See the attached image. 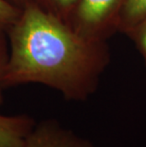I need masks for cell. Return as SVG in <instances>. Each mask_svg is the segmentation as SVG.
Masks as SVG:
<instances>
[{
	"instance_id": "obj_1",
	"label": "cell",
	"mask_w": 146,
	"mask_h": 147,
	"mask_svg": "<svg viewBox=\"0 0 146 147\" xmlns=\"http://www.w3.org/2000/svg\"><path fill=\"white\" fill-rule=\"evenodd\" d=\"M11 51L4 86L40 84L67 101H86L109 64L107 43L92 42L30 1L10 27Z\"/></svg>"
},
{
	"instance_id": "obj_2",
	"label": "cell",
	"mask_w": 146,
	"mask_h": 147,
	"mask_svg": "<svg viewBox=\"0 0 146 147\" xmlns=\"http://www.w3.org/2000/svg\"><path fill=\"white\" fill-rule=\"evenodd\" d=\"M124 0H79L68 25L83 38L106 43L119 32Z\"/></svg>"
},
{
	"instance_id": "obj_3",
	"label": "cell",
	"mask_w": 146,
	"mask_h": 147,
	"mask_svg": "<svg viewBox=\"0 0 146 147\" xmlns=\"http://www.w3.org/2000/svg\"><path fill=\"white\" fill-rule=\"evenodd\" d=\"M22 147H96V145L90 140L50 119L36 123Z\"/></svg>"
},
{
	"instance_id": "obj_4",
	"label": "cell",
	"mask_w": 146,
	"mask_h": 147,
	"mask_svg": "<svg viewBox=\"0 0 146 147\" xmlns=\"http://www.w3.org/2000/svg\"><path fill=\"white\" fill-rule=\"evenodd\" d=\"M35 123L28 115L0 114V147H22Z\"/></svg>"
},
{
	"instance_id": "obj_5",
	"label": "cell",
	"mask_w": 146,
	"mask_h": 147,
	"mask_svg": "<svg viewBox=\"0 0 146 147\" xmlns=\"http://www.w3.org/2000/svg\"><path fill=\"white\" fill-rule=\"evenodd\" d=\"M146 19V0H124L120 13L119 32L125 34Z\"/></svg>"
},
{
	"instance_id": "obj_6",
	"label": "cell",
	"mask_w": 146,
	"mask_h": 147,
	"mask_svg": "<svg viewBox=\"0 0 146 147\" xmlns=\"http://www.w3.org/2000/svg\"><path fill=\"white\" fill-rule=\"evenodd\" d=\"M46 11L68 23L79 0H32Z\"/></svg>"
},
{
	"instance_id": "obj_7",
	"label": "cell",
	"mask_w": 146,
	"mask_h": 147,
	"mask_svg": "<svg viewBox=\"0 0 146 147\" xmlns=\"http://www.w3.org/2000/svg\"><path fill=\"white\" fill-rule=\"evenodd\" d=\"M21 10L22 9L8 0H0V32L3 30L10 29L17 20Z\"/></svg>"
},
{
	"instance_id": "obj_8",
	"label": "cell",
	"mask_w": 146,
	"mask_h": 147,
	"mask_svg": "<svg viewBox=\"0 0 146 147\" xmlns=\"http://www.w3.org/2000/svg\"><path fill=\"white\" fill-rule=\"evenodd\" d=\"M125 34L135 44L146 64V19L132 28Z\"/></svg>"
},
{
	"instance_id": "obj_9",
	"label": "cell",
	"mask_w": 146,
	"mask_h": 147,
	"mask_svg": "<svg viewBox=\"0 0 146 147\" xmlns=\"http://www.w3.org/2000/svg\"><path fill=\"white\" fill-rule=\"evenodd\" d=\"M7 60H8V57H6L4 48H3V44L1 41V38H0V105H1V102H2V88L5 87L4 84H3V77H4Z\"/></svg>"
},
{
	"instance_id": "obj_10",
	"label": "cell",
	"mask_w": 146,
	"mask_h": 147,
	"mask_svg": "<svg viewBox=\"0 0 146 147\" xmlns=\"http://www.w3.org/2000/svg\"><path fill=\"white\" fill-rule=\"evenodd\" d=\"M8 1L11 2L12 4L16 5L17 7H19V8L22 9L25 5L28 4V3L30 2V1H32V0H8Z\"/></svg>"
}]
</instances>
